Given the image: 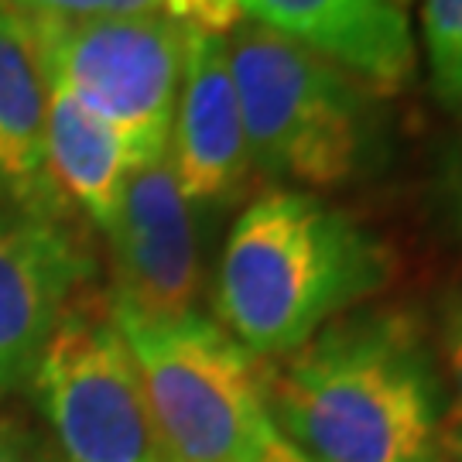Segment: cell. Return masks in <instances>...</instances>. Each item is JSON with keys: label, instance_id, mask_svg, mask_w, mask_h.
Masks as SVG:
<instances>
[{"label": "cell", "instance_id": "obj_1", "mask_svg": "<svg viewBox=\"0 0 462 462\" xmlns=\"http://www.w3.org/2000/svg\"><path fill=\"white\" fill-rule=\"evenodd\" d=\"M274 431L312 462H448L431 329L408 305H360L267 370Z\"/></svg>", "mask_w": 462, "mask_h": 462}, {"label": "cell", "instance_id": "obj_2", "mask_svg": "<svg viewBox=\"0 0 462 462\" xmlns=\"http://www.w3.org/2000/svg\"><path fill=\"white\" fill-rule=\"evenodd\" d=\"M397 274L394 247L329 199L267 189L226 233L216 322L257 360H284Z\"/></svg>", "mask_w": 462, "mask_h": 462}, {"label": "cell", "instance_id": "obj_3", "mask_svg": "<svg viewBox=\"0 0 462 462\" xmlns=\"http://www.w3.org/2000/svg\"><path fill=\"white\" fill-rule=\"evenodd\" d=\"M226 59L254 171L322 196L387 168V99L346 69L247 17L226 32Z\"/></svg>", "mask_w": 462, "mask_h": 462}, {"label": "cell", "instance_id": "obj_4", "mask_svg": "<svg viewBox=\"0 0 462 462\" xmlns=\"http://www.w3.org/2000/svg\"><path fill=\"white\" fill-rule=\"evenodd\" d=\"M110 295V291H106ZM165 462H261L274 435L264 360L213 315H144L110 298Z\"/></svg>", "mask_w": 462, "mask_h": 462}, {"label": "cell", "instance_id": "obj_5", "mask_svg": "<svg viewBox=\"0 0 462 462\" xmlns=\"http://www.w3.org/2000/svg\"><path fill=\"white\" fill-rule=\"evenodd\" d=\"M49 86L106 120L134 165L168 151L189 28L151 14L28 24Z\"/></svg>", "mask_w": 462, "mask_h": 462}, {"label": "cell", "instance_id": "obj_6", "mask_svg": "<svg viewBox=\"0 0 462 462\" xmlns=\"http://www.w3.org/2000/svg\"><path fill=\"white\" fill-rule=\"evenodd\" d=\"M28 387L62 462H165L106 291L69 301Z\"/></svg>", "mask_w": 462, "mask_h": 462}, {"label": "cell", "instance_id": "obj_7", "mask_svg": "<svg viewBox=\"0 0 462 462\" xmlns=\"http://www.w3.org/2000/svg\"><path fill=\"white\" fill-rule=\"evenodd\" d=\"M93 250L69 216L0 199V404L32 383L69 301L93 284Z\"/></svg>", "mask_w": 462, "mask_h": 462}, {"label": "cell", "instance_id": "obj_8", "mask_svg": "<svg viewBox=\"0 0 462 462\" xmlns=\"http://www.w3.org/2000/svg\"><path fill=\"white\" fill-rule=\"evenodd\" d=\"M106 240L114 301L144 315H182L196 309L202 288L196 219L168 165V151L131 168Z\"/></svg>", "mask_w": 462, "mask_h": 462}, {"label": "cell", "instance_id": "obj_9", "mask_svg": "<svg viewBox=\"0 0 462 462\" xmlns=\"http://www.w3.org/2000/svg\"><path fill=\"white\" fill-rule=\"evenodd\" d=\"M168 165L192 209L233 206L247 192L254 158L226 59V34L189 32Z\"/></svg>", "mask_w": 462, "mask_h": 462}, {"label": "cell", "instance_id": "obj_10", "mask_svg": "<svg viewBox=\"0 0 462 462\" xmlns=\"http://www.w3.org/2000/svg\"><path fill=\"white\" fill-rule=\"evenodd\" d=\"M247 21L278 32L391 99L414 83L418 49L394 0H240Z\"/></svg>", "mask_w": 462, "mask_h": 462}, {"label": "cell", "instance_id": "obj_11", "mask_svg": "<svg viewBox=\"0 0 462 462\" xmlns=\"http://www.w3.org/2000/svg\"><path fill=\"white\" fill-rule=\"evenodd\" d=\"M49 79L42 72L28 24L0 0V199L38 213L72 209L49 179L45 165Z\"/></svg>", "mask_w": 462, "mask_h": 462}, {"label": "cell", "instance_id": "obj_12", "mask_svg": "<svg viewBox=\"0 0 462 462\" xmlns=\"http://www.w3.org/2000/svg\"><path fill=\"white\" fill-rule=\"evenodd\" d=\"M45 165L69 209L86 216L97 230H110L134 168L131 154L106 120L55 86H49Z\"/></svg>", "mask_w": 462, "mask_h": 462}, {"label": "cell", "instance_id": "obj_13", "mask_svg": "<svg viewBox=\"0 0 462 462\" xmlns=\"http://www.w3.org/2000/svg\"><path fill=\"white\" fill-rule=\"evenodd\" d=\"M421 38L435 97L462 114V0H421Z\"/></svg>", "mask_w": 462, "mask_h": 462}, {"label": "cell", "instance_id": "obj_14", "mask_svg": "<svg viewBox=\"0 0 462 462\" xmlns=\"http://www.w3.org/2000/svg\"><path fill=\"white\" fill-rule=\"evenodd\" d=\"M114 14L168 17L189 32L226 34L244 11L240 0H114Z\"/></svg>", "mask_w": 462, "mask_h": 462}, {"label": "cell", "instance_id": "obj_15", "mask_svg": "<svg viewBox=\"0 0 462 462\" xmlns=\"http://www.w3.org/2000/svg\"><path fill=\"white\" fill-rule=\"evenodd\" d=\"M442 380L448 383V425L462 421V288H452L439 301V319L431 332Z\"/></svg>", "mask_w": 462, "mask_h": 462}, {"label": "cell", "instance_id": "obj_16", "mask_svg": "<svg viewBox=\"0 0 462 462\" xmlns=\"http://www.w3.org/2000/svg\"><path fill=\"white\" fill-rule=\"evenodd\" d=\"M24 24H76L114 14V0H7Z\"/></svg>", "mask_w": 462, "mask_h": 462}, {"label": "cell", "instance_id": "obj_17", "mask_svg": "<svg viewBox=\"0 0 462 462\" xmlns=\"http://www.w3.org/2000/svg\"><path fill=\"white\" fill-rule=\"evenodd\" d=\"M435 196H439V213L446 219L448 233L462 244V134L456 141H448L439 158Z\"/></svg>", "mask_w": 462, "mask_h": 462}, {"label": "cell", "instance_id": "obj_18", "mask_svg": "<svg viewBox=\"0 0 462 462\" xmlns=\"http://www.w3.org/2000/svg\"><path fill=\"white\" fill-rule=\"evenodd\" d=\"M0 462H62L51 446L34 429L21 425L17 418H0Z\"/></svg>", "mask_w": 462, "mask_h": 462}, {"label": "cell", "instance_id": "obj_19", "mask_svg": "<svg viewBox=\"0 0 462 462\" xmlns=\"http://www.w3.org/2000/svg\"><path fill=\"white\" fill-rule=\"evenodd\" d=\"M261 462H312V459H309V456H301L295 446H288L278 431H274V435H271V442L264 446Z\"/></svg>", "mask_w": 462, "mask_h": 462}, {"label": "cell", "instance_id": "obj_20", "mask_svg": "<svg viewBox=\"0 0 462 462\" xmlns=\"http://www.w3.org/2000/svg\"><path fill=\"white\" fill-rule=\"evenodd\" d=\"M446 452L448 459H462V421L446 429Z\"/></svg>", "mask_w": 462, "mask_h": 462}, {"label": "cell", "instance_id": "obj_21", "mask_svg": "<svg viewBox=\"0 0 462 462\" xmlns=\"http://www.w3.org/2000/svg\"><path fill=\"white\" fill-rule=\"evenodd\" d=\"M394 4H397V7H404V11H408V7H411L414 0H394Z\"/></svg>", "mask_w": 462, "mask_h": 462}, {"label": "cell", "instance_id": "obj_22", "mask_svg": "<svg viewBox=\"0 0 462 462\" xmlns=\"http://www.w3.org/2000/svg\"><path fill=\"white\" fill-rule=\"evenodd\" d=\"M448 462H462V459H448Z\"/></svg>", "mask_w": 462, "mask_h": 462}]
</instances>
